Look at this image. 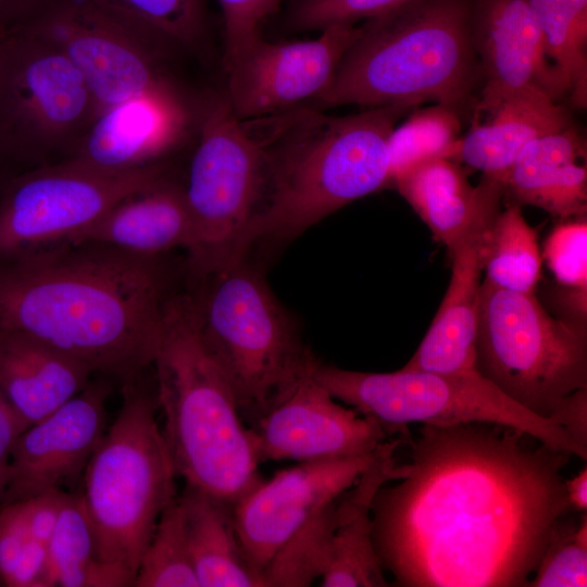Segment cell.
<instances>
[{
    "instance_id": "16",
    "label": "cell",
    "mask_w": 587,
    "mask_h": 587,
    "mask_svg": "<svg viewBox=\"0 0 587 587\" xmlns=\"http://www.w3.org/2000/svg\"><path fill=\"white\" fill-rule=\"evenodd\" d=\"M312 372L250 424L260 463L367 454L389 436L376 419L338 404Z\"/></svg>"
},
{
    "instance_id": "9",
    "label": "cell",
    "mask_w": 587,
    "mask_h": 587,
    "mask_svg": "<svg viewBox=\"0 0 587 587\" xmlns=\"http://www.w3.org/2000/svg\"><path fill=\"white\" fill-rule=\"evenodd\" d=\"M312 375L335 399L376 419L389 435L408 436L411 423H490L517 429L550 448L587 460V444L514 401L478 370L458 374L404 369L370 373L317 362Z\"/></svg>"
},
{
    "instance_id": "28",
    "label": "cell",
    "mask_w": 587,
    "mask_h": 587,
    "mask_svg": "<svg viewBox=\"0 0 587 587\" xmlns=\"http://www.w3.org/2000/svg\"><path fill=\"white\" fill-rule=\"evenodd\" d=\"M48 552L54 586H133L126 573L98 559L91 526L78 495L64 492Z\"/></svg>"
},
{
    "instance_id": "22",
    "label": "cell",
    "mask_w": 587,
    "mask_h": 587,
    "mask_svg": "<svg viewBox=\"0 0 587 587\" xmlns=\"http://www.w3.org/2000/svg\"><path fill=\"white\" fill-rule=\"evenodd\" d=\"M570 125L566 111L540 89H527L475 108L453 160L504 183L523 148Z\"/></svg>"
},
{
    "instance_id": "15",
    "label": "cell",
    "mask_w": 587,
    "mask_h": 587,
    "mask_svg": "<svg viewBox=\"0 0 587 587\" xmlns=\"http://www.w3.org/2000/svg\"><path fill=\"white\" fill-rule=\"evenodd\" d=\"M375 451L354 457L300 462L284 469L248 492L234 505V523L252 566L262 571L308 521L350 488L380 455Z\"/></svg>"
},
{
    "instance_id": "14",
    "label": "cell",
    "mask_w": 587,
    "mask_h": 587,
    "mask_svg": "<svg viewBox=\"0 0 587 587\" xmlns=\"http://www.w3.org/2000/svg\"><path fill=\"white\" fill-rule=\"evenodd\" d=\"M358 30L355 24H337L310 40L268 42L258 37L224 65V95L232 111L240 120H253L315 100L330 85Z\"/></svg>"
},
{
    "instance_id": "2",
    "label": "cell",
    "mask_w": 587,
    "mask_h": 587,
    "mask_svg": "<svg viewBox=\"0 0 587 587\" xmlns=\"http://www.w3.org/2000/svg\"><path fill=\"white\" fill-rule=\"evenodd\" d=\"M172 296L160 258L108 246L0 260V330L41 340L121 386L152 365Z\"/></svg>"
},
{
    "instance_id": "41",
    "label": "cell",
    "mask_w": 587,
    "mask_h": 587,
    "mask_svg": "<svg viewBox=\"0 0 587 587\" xmlns=\"http://www.w3.org/2000/svg\"><path fill=\"white\" fill-rule=\"evenodd\" d=\"M38 0H0V30L18 23Z\"/></svg>"
},
{
    "instance_id": "26",
    "label": "cell",
    "mask_w": 587,
    "mask_h": 587,
    "mask_svg": "<svg viewBox=\"0 0 587 587\" xmlns=\"http://www.w3.org/2000/svg\"><path fill=\"white\" fill-rule=\"evenodd\" d=\"M394 185L447 248L459 238L488 196L505 187L486 176L477 186L471 185L459 162L448 158L421 162L397 177Z\"/></svg>"
},
{
    "instance_id": "23",
    "label": "cell",
    "mask_w": 587,
    "mask_h": 587,
    "mask_svg": "<svg viewBox=\"0 0 587 587\" xmlns=\"http://www.w3.org/2000/svg\"><path fill=\"white\" fill-rule=\"evenodd\" d=\"M402 439L387 441L384 451L347 490L337 497V522L332 535L323 587H387L385 570L372 536L371 508L378 488L400 478L395 452Z\"/></svg>"
},
{
    "instance_id": "32",
    "label": "cell",
    "mask_w": 587,
    "mask_h": 587,
    "mask_svg": "<svg viewBox=\"0 0 587 587\" xmlns=\"http://www.w3.org/2000/svg\"><path fill=\"white\" fill-rule=\"evenodd\" d=\"M136 587H200L179 497L162 512L135 576Z\"/></svg>"
},
{
    "instance_id": "6",
    "label": "cell",
    "mask_w": 587,
    "mask_h": 587,
    "mask_svg": "<svg viewBox=\"0 0 587 587\" xmlns=\"http://www.w3.org/2000/svg\"><path fill=\"white\" fill-rule=\"evenodd\" d=\"M476 369L535 414L587 444V326L551 315L535 294L482 282Z\"/></svg>"
},
{
    "instance_id": "31",
    "label": "cell",
    "mask_w": 587,
    "mask_h": 587,
    "mask_svg": "<svg viewBox=\"0 0 587 587\" xmlns=\"http://www.w3.org/2000/svg\"><path fill=\"white\" fill-rule=\"evenodd\" d=\"M460 118L453 108L435 104L413 110L389 136L390 185L409 168L426 160H453L460 145Z\"/></svg>"
},
{
    "instance_id": "40",
    "label": "cell",
    "mask_w": 587,
    "mask_h": 587,
    "mask_svg": "<svg viewBox=\"0 0 587 587\" xmlns=\"http://www.w3.org/2000/svg\"><path fill=\"white\" fill-rule=\"evenodd\" d=\"M566 498L573 511L587 512V467L584 466L576 475L564 478Z\"/></svg>"
},
{
    "instance_id": "7",
    "label": "cell",
    "mask_w": 587,
    "mask_h": 587,
    "mask_svg": "<svg viewBox=\"0 0 587 587\" xmlns=\"http://www.w3.org/2000/svg\"><path fill=\"white\" fill-rule=\"evenodd\" d=\"M122 405L89 459L80 499L98 559L134 580L165 508L177 497L173 461L157 421L158 401L140 378L122 386Z\"/></svg>"
},
{
    "instance_id": "19",
    "label": "cell",
    "mask_w": 587,
    "mask_h": 587,
    "mask_svg": "<svg viewBox=\"0 0 587 587\" xmlns=\"http://www.w3.org/2000/svg\"><path fill=\"white\" fill-rule=\"evenodd\" d=\"M471 27L485 77L477 104L527 89H540L554 101L569 96L528 0H478Z\"/></svg>"
},
{
    "instance_id": "12",
    "label": "cell",
    "mask_w": 587,
    "mask_h": 587,
    "mask_svg": "<svg viewBox=\"0 0 587 587\" xmlns=\"http://www.w3.org/2000/svg\"><path fill=\"white\" fill-rule=\"evenodd\" d=\"M164 176L163 163L104 172L64 159L15 177L0 200V260L68 243L115 203Z\"/></svg>"
},
{
    "instance_id": "38",
    "label": "cell",
    "mask_w": 587,
    "mask_h": 587,
    "mask_svg": "<svg viewBox=\"0 0 587 587\" xmlns=\"http://www.w3.org/2000/svg\"><path fill=\"white\" fill-rule=\"evenodd\" d=\"M64 491L52 489L35 497L16 501L27 533L48 545L58 523Z\"/></svg>"
},
{
    "instance_id": "4",
    "label": "cell",
    "mask_w": 587,
    "mask_h": 587,
    "mask_svg": "<svg viewBox=\"0 0 587 587\" xmlns=\"http://www.w3.org/2000/svg\"><path fill=\"white\" fill-rule=\"evenodd\" d=\"M151 366L176 476L235 505L263 482L260 461L230 383L200 335L190 294L170 298Z\"/></svg>"
},
{
    "instance_id": "21",
    "label": "cell",
    "mask_w": 587,
    "mask_h": 587,
    "mask_svg": "<svg viewBox=\"0 0 587 587\" xmlns=\"http://www.w3.org/2000/svg\"><path fill=\"white\" fill-rule=\"evenodd\" d=\"M193 241L183 186L166 176L130 193L66 245L95 243L140 257L160 258Z\"/></svg>"
},
{
    "instance_id": "5",
    "label": "cell",
    "mask_w": 587,
    "mask_h": 587,
    "mask_svg": "<svg viewBox=\"0 0 587 587\" xmlns=\"http://www.w3.org/2000/svg\"><path fill=\"white\" fill-rule=\"evenodd\" d=\"M475 65L465 0H417L365 20L315 101L364 108L433 101L455 109L472 90Z\"/></svg>"
},
{
    "instance_id": "25",
    "label": "cell",
    "mask_w": 587,
    "mask_h": 587,
    "mask_svg": "<svg viewBox=\"0 0 587 587\" xmlns=\"http://www.w3.org/2000/svg\"><path fill=\"white\" fill-rule=\"evenodd\" d=\"M520 203L561 218L587 210L586 143L573 126L528 142L505 178V191Z\"/></svg>"
},
{
    "instance_id": "20",
    "label": "cell",
    "mask_w": 587,
    "mask_h": 587,
    "mask_svg": "<svg viewBox=\"0 0 587 587\" xmlns=\"http://www.w3.org/2000/svg\"><path fill=\"white\" fill-rule=\"evenodd\" d=\"M505 187L492 191L454 243L448 248L451 277L441 304L423 340L402 367L439 374L476 369L477 311L482 287V245L500 212Z\"/></svg>"
},
{
    "instance_id": "44",
    "label": "cell",
    "mask_w": 587,
    "mask_h": 587,
    "mask_svg": "<svg viewBox=\"0 0 587 587\" xmlns=\"http://www.w3.org/2000/svg\"><path fill=\"white\" fill-rule=\"evenodd\" d=\"M0 586H1V584H0Z\"/></svg>"
},
{
    "instance_id": "42",
    "label": "cell",
    "mask_w": 587,
    "mask_h": 587,
    "mask_svg": "<svg viewBox=\"0 0 587 587\" xmlns=\"http://www.w3.org/2000/svg\"><path fill=\"white\" fill-rule=\"evenodd\" d=\"M9 477V467L5 464H0V504L3 500Z\"/></svg>"
},
{
    "instance_id": "13",
    "label": "cell",
    "mask_w": 587,
    "mask_h": 587,
    "mask_svg": "<svg viewBox=\"0 0 587 587\" xmlns=\"http://www.w3.org/2000/svg\"><path fill=\"white\" fill-rule=\"evenodd\" d=\"M9 29L62 52L88 86L97 115L170 79L161 66L164 46L99 0H38Z\"/></svg>"
},
{
    "instance_id": "11",
    "label": "cell",
    "mask_w": 587,
    "mask_h": 587,
    "mask_svg": "<svg viewBox=\"0 0 587 587\" xmlns=\"http://www.w3.org/2000/svg\"><path fill=\"white\" fill-rule=\"evenodd\" d=\"M96 115L88 86L62 52L21 29L0 33V159L66 158Z\"/></svg>"
},
{
    "instance_id": "17",
    "label": "cell",
    "mask_w": 587,
    "mask_h": 587,
    "mask_svg": "<svg viewBox=\"0 0 587 587\" xmlns=\"http://www.w3.org/2000/svg\"><path fill=\"white\" fill-rule=\"evenodd\" d=\"M197 107L170 78L100 112L65 159L104 172L161 164L196 130Z\"/></svg>"
},
{
    "instance_id": "27",
    "label": "cell",
    "mask_w": 587,
    "mask_h": 587,
    "mask_svg": "<svg viewBox=\"0 0 587 587\" xmlns=\"http://www.w3.org/2000/svg\"><path fill=\"white\" fill-rule=\"evenodd\" d=\"M178 497L200 587H264L238 538L234 505L188 484Z\"/></svg>"
},
{
    "instance_id": "43",
    "label": "cell",
    "mask_w": 587,
    "mask_h": 587,
    "mask_svg": "<svg viewBox=\"0 0 587 587\" xmlns=\"http://www.w3.org/2000/svg\"><path fill=\"white\" fill-rule=\"evenodd\" d=\"M1 32H2V30H0V33H1Z\"/></svg>"
},
{
    "instance_id": "35",
    "label": "cell",
    "mask_w": 587,
    "mask_h": 587,
    "mask_svg": "<svg viewBox=\"0 0 587 587\" xmlns=\"http://www.w3.org/2000/svg\"><path fill=\"white\" fill-rule=\"evenodd\" d=\"M541 257L559 288L587 292L586 216L555 226L545 241Z\"/></svg>"
},
{
    "instance_id": "3",
    "label": "cell",
    "mask_w": 587,
    "mask_h": 587,
    "mask_svg": "<svg viewBox=\"0 0 587 587\" xmlns=\"http://www.w3.org/2000/svg\"><path fill=\"white\" fill-rule=\"evenodd\" d=\"M412 109L384 105L345 116L294 109L263 117L265 179L249 246L262 238H294L390 186L389 136Z\"/></svg>"
},
{
    "instance_id": "34",
    "label": "cell",
    "mask_w": 587,
    "mask_h": 587,
    "mask_svg": "<svg viewBox=\"0 0 587 587\" xmlns=\"http://www.w3.org/2000/svg\"><path fill=\"white\" fill-rule=\"evenodd\" d=\"M587 586V512L571 511L552 525L528 587Z\"/></svg>"
},
{
    "instance_id": "8",
    "label": "cell",
    "mask_w": 587,
    "mask_h": 587,
    "mask_svg": "<svg viewBox=\"0 0 587 587\" xmlns=\"http://www.w3.org/2000/svg\"><path fill=\"white\" fill-rule=\"evenodd\" d=\"M198 276L190 297L200 335L230 383L241 419L252 424L319 361L243 258Z\"/></svg>"
},
{
    "instance_id": "29",
    "label": "cell",
    "mask_w": 587,
    "mask_h": 587,
    "mask_svg": "<svg viewBox=\"0 0 587 587\" xmlns=\"http://www.w3.org/2000/svg\"><path fill=\"white\" fill-rule=\"evenodd\" d=\"M480 252L484 279L501 289L535 294L542 257L537 233L519 204L497 214L485 233Z\"/></svg>"
},
{
    "instance_id": "18",
    "label": "cell",
    "mask_w": 587,
    "mask_h": 587,
    "mask_svg": "<svg viewBox=\"0 0 587 587\" xmlns=\"http://www.w3.org/2000/svg\"><path fill=\"white\" fill-rule=\"evenodd\" d=\"M110 392L108 378L89 382L75 397L15 439L0 505L61 489L85 470L107 430L105 402Z\"/></svg>"
},
{
    "instance_id": "24",
    "label": "cell",
    "mask_w": 587,
    "mask_h": 587,
    "mask_svg": "<svg viewBox=\"0 0 587 587\" xmlns=\"http://www.w3.org/2000/svg\"><path fill=\"white\" fill-rule=\"evenodd\" d=\"M93 372L30 336L0 330V388L27 427L80 392Z\"/></svg>"
},
{
    "instance_id": "1",
    "label": "cell",
    "mask_w": 587,
    "mask_h": 587,
    "mask_svg": "<svg viewBox=\"0 0 587 587\" xmlns=\"http://www.w3.org/2000/svg\"><path fill=\"white\" fill-rule=\"evenodd\" d=\"M490 423L422 424L372 508L373 542L401 587H526L555 520L572 510V454Z\"/></svg>"
},
{
    "instance_id": "36",
    "label": "cell",
    "mask_w": 587,
    "mask_h": 587,
    "mask_svg": "<svg viewBox=\"0 0 587 587\" xmlns=\"http://www.w3.org/2000/svg\"><path fill=\"white\" fill-rule=\"evenodd\" d=\"M417 0H295L290 22L299 30L355 24Z\"/></svg>"
},
{
    "instance_id": "10",
    "label": "cell",
    "mask_w": 587,
    "mask_h": 587,
    "mask_svg": "<svg viewBox=\"0 0 587 587\" xmlns=\"http://www.w3.org/2000/svg\"><path fill=\"white\" fill-rule=\"evenodd\" d=\"M197 145L183 186L197 275L245 257L265 179L262 117L240 120L224 93L198 101Z\"/></svg>"
},
{
    "instance_id": "39",
    "label": "cell",
    "mask_w": 587,
    "mask_h": 587,
    "mask_svg": "<svg viewBox=\"0 0 587 587\" xmlns=\"http://www.w3.org/2000/svg\"><path fill=\"white\" fill-rule=\"evenodd\" d=\"M26 428L0 388V464L8 465L12 446Z\"/></svg>"
},
{
    "instance_id": "30",
    "label": "cell",
    "mask_w": 587,
    "mask_h": 587,
    "mask_svg": "<svg viewBox=\"0 0 587 587\" xmlns=\"http://www.w3.org/2000/svg\"><path fill=\"white\" fill-rule=\"evenodd\" d=\"M572 102L587 100V0H528Z\"/></svg>"
},
{
    "instance_id": "33",
    "label": "cell",
    "mask_w": 587,
    "mask_h": 587,
    "mask_svg": "<svg viewBox=\"0 0 587 587\" xmlns=\"http://www.w3.org/2000/svg\"><path fill=\"white\" fill-rule=\"evenodd\" d=\"M162 46L196 47L204 33L202 0H99Z\"/></svg>"
},
{
    "instance_id": "37",
    "label": "cell",
    "mask_w": 587,
    "mask_h": 587,
    "mask_svg": "<svg viewBox=\"0 0 587 587\" xmlns=\"http://www.w3.org/2000/svg\"><path fill=\"white\" fill-rule=\"evenodd\" d=\"M223 15L224 55L226 65L247 45L260 37L262 22L280 0H216Z\"/></svg>"
}]
</instances>
